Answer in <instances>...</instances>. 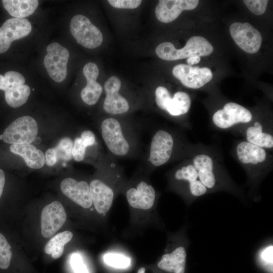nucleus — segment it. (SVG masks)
<instances>
[{"mask_svg": "<svg viewBox=\"0 0 273 273\" xmlns=\"http://www.w3.org/2000/svg\"><path fill=\"white\" fill-rule=\"evenodd\" d=\"M100 131L105 145L112 156L126 158L136 152V136L128 123L109 116L101 122Z\"/></svg>", "mask_w": 273, "mask_h": 273, "instance_id": "1", "label": "nucleus"}, {"mask_svg": "<svg viewBox=\"0 0 273 273\" xmlns=\"http://www.w3.org/2000/svg\"><path fill=\"white\" fill-rule=\"evenodd\" d=\"M213 47L202 36H194L187 41L185 46L176 49L170 42H163L157 46L155 52L159 58L166 61H175L193 56H207L211 55Z\"/></svg>", "mask_w": 273, "mask_h": 273, "instance_id": "2", "label": "nucleus"}, {"mask_svg": "<svg viewBox=\"0 0 273 273\" xmlns=\"http://www.w3.org/2000/svg\"><path fill=\"white\" fill-rule=\"evenodd\" d=\"M174 139L168 131L160 129L152 135L145 164L153 167L161 166L170 159L174 150Z\"/></svg>", "mask_w": 273, "mask_h": 273, "instance_id": "3", "label": "nucleus"}, {"mask_svg": "<svg viewBox=\"0 0 273 273\" xmlns=\"http://www.w3.org/2000/svg\"><path fill=\"white\" fill-rule=\"evenodd\" d=\"M38 125L35 120L30 116L20 117L5 129L2 140L10 144H30L36 139Z\"/></svg>", "mask_w": 273, "mask_h": 273, "instance_id": "4", "label": "nucleus"}, {"mask_svg": "<svg viewBox=\"0 0 273 273\" xmlns=\"http://www.w3.org/2000/svg\"><path fill=\"white\" fill-rule=\"evenodd\" d=\"M70 30L77 42L86 48H96L103 42V36L100 30L83 15H75L71 19Z\"/></svg>", "mask_w": 273, "mask_h": 273, "instance_id": "5", "label": "nucleus"}, {"mask_svg": "<svg viewBox=\"0 0 273 273\" xmlns=\"http://www.w3.org/2000/svg\"><path fill=\"white\" fill-rule=\"evenodd\" d=\"M155 100L159 109L171 116H179L186 114L191 105V98L187 93L177 92L172 97L169 90L162 86L156 88Z\"/></svg>", "mask_w": 273, "mask_h": 273, "instance_id": "6", "label": "nucleus"}, {"mask_svg": "<svg viewBox=\"0 0 273 273\" xmlns=\"http://www.w3.org/2000/svg\"><path fill=\"white\" fill-rule=\"evenodd\" d=\"M47 52L43 65L49 75L57 82H62L67 74V66L69 58L68 50L55 42L47 46Z\"/></svg>", "mask_w": 273, "mask_h": 273, "instance_id": "7", "label": "nucleus"}, {"mask_svg": "<svg viewBox=\"0 0 273 273\" xmlns=\"http://www.w3.org/2000/svg\"><path fill=\"white\" fill-rule=\"evenodd\" d=\"M230 31L236 44L243 51L249 54L259 51L262 42L261 34L249 23L235 22L231 25Z\"/></svg>", "mask_w": 273, "mask_h": 273, "instance_id": "8", "label": "nucleus"}, {"mask_svg": "<svg viewBox=\"0 0 273 273\" xmlns=\"http://www.w3.org/2000/svg\"><path fill=\"white\" fill-rule=\"evenodd\" d=\"M121 83L116 76H112L106 81V96L103 102L104 111L110 115H121L128 112L130 106L127 100L120 93Z\"/></svg>", "mask_w": 273, "mask_h": 273, "instance_id": "9", "label": "nucleus"}, {"mask_svg": "<svg viewBox=\"0 0 273 273\" xmlns=\"http://www.w3.org/2000/svg\"><path fill=\"white\" fill-rule=\"evenodd\" d=\"M173 76L185 86L191 88H199L210 81L213 77L210 69L200 68L184 64L175 66L172 69Z\"/></svg>", "mask_w": 273, "mask_h": 273, "instance_id": "10", "label": "nucleus"}, {"mask_svg": "<svg viewBox=\"0 0 273 273\" xmlns=\"http://www.w3.org/2000/svg\"><path fill=\"white\" fill-rule=\"evenodd\" d=\"M252 119V115L249 110L234 102L225 104L223 109L215 112L212 117L214 124L222 129L228 128L239 123H248Z\"/></svg>", "mask_w": 273, "mask_h": 273, "instance_id": "11", "label": "nucleus"}, {"mask_svg": "<svg viewBox=\"0 0 273 273\" xmlns=\"http://www.w3.org/2000/svg\"><path fill=\"white\" fill-rule=\"evenodd\" d=\"M31 29L30 22L26 18L7 20L0 27V54L8 51L12 41L27 36Z\"/></svg>", "mask_w": 273, "mask_h": 273, "instance_id": "12", "label": "nucleus"}, {"mask_svg": "<svg viewBox=\"0 0 273 273\" xmlns=\"http://www.w3.org/2000/svg\"><path fill=\"white\" fill-rule=\"evenodd\" d=\"M65 210L60 202L54 201L46 205L41 214V233L42 237H52L64 224L66 219Z\"/></svg>", "mask_w": 273, "mask_h": 273, "instance_id": "13", "label": "nucleus"}, {"mask_svg": "<svg viewBox=\"0 0 273 273\" xmlns=\"http://www.w3.org/2000/svg\"><path fill=\"white\" fill-rule=\"evenodd\" d=\"M198 0H161L155 8L157 19L163 23H169L175 20L184 10L195 9Z\"/></svg>", "mask_w": 273, "mask_h": 273, "instance_id": "14", "label": "nucleus"}, {"mask_svg": "<svg viewBox=\"0 0 273 273\" xmlns=\"http://www.w3.org/2000/svg\"><path fill=\"white\" fill-rule=\"evenodd\" d=\"M60 188L66 196L81 207L87 209L92 205L89 186L86 181L68 177L61 181Z\"/></svg>", "mask_w": 273, "mask_h": 273, "instance_id": "15", "label": "nucleus"}, {"mask_svg": "<svg viewBox=\"0 0 273 273\" xmlns=\"http://www.w3.org/2000/svg\"><path fill=\"white\" fill-rule=\"evenodd\" d=\"M83 73L87 82L80 92V97L86 104L94 105L98 102L103 92V87L97 81L99 69L96 64L88 62L83 67Z\"/></svg>", "mask_w": 273, "mask_h": 273, "instance_id": "16", "label": "nucleus"}, {"mask_svg": "<svg viewBox=\"0 0 273 273\" xmlns=\"http://www.w3.org/2000/svg\"><path fill=\"white\" fill-rule=\"evenodd\" d=\"M126 198L132 207L148 210L154 205L156 192L151 185L145 181H141L136 187L130 188L126 191Z\"/></svg>", "mask_w": 273, "mask_h": 273, "instance_id": "17", "label": "nucleus"}, {"mask_svg": "<svg viewBox=\"0 0 273 273\" xmlns=\"http://www.w3.org/2000/svg\"><path fill=\"white\" fill-rule=\"evenodd\" d=\"M89 186L95 208L100 214L106 213L113 203L114 193L112 188L99 179L92 180Z\"/></svg>", "mask_w": 273, "mask_h": 273, "instance_id": "18", "label": "nucleus"}, {"mask_svg": "<svg viewBox=\"0 0 273 273\" xmlns=\"http://www.w3.org/2000/svg\"><path fill=\"white\" fill-rule=\"evenodd\" d=\"M174 177L178 180H185L189 184L192 195L199 197L204 195L207 188L201 183L197 168L193 163L182 166L175 172Z\"/></svg>", "mask_w": 273, "mask_h": 273, "instance_id": "19", "label": "nucleus"}, {"mask_svg": "<svg viewBox=\"0 0 273 273\" xmlns=\"http://www.w3.org/2000/svg\"><path fill=\"white\" fill-rule=\"evenodd\" d=\"M10 150L22 157L26 165L31 168L39 169L46 162L43 152L31 144H13Z\"/></svg>", "mask_w": 273, "mask_h": 273, "instance_id": "20", "label": "nucleus"}, {"mask_svg": "<svg viewBox=\"0 0 273 273\" xmlns=\"http://www.w3.org/2000/svg\"><path fill=\"white\" fill-rule=\"evenodd\" d=\"M187 254L184 247L179 246L171 253L164 254L157 264L165 271L173 273H184Z\"/></svg>", "mask_w": 273, "mask_h": 273, "instance_id": "21", "label": "nucleus"}, {"mask_svg": "<svg viewBox=\"0 0 273 273\" xmlns=\"http://www.w3.org/2000/svg\"><path fill=\"white\" fill-rule=\"evenodd\" d=\"M239 160L243 164H257L263 162L266 158L265 150L256 145L243 141L236 147Z\"/></svg>", "mask_w": 273, "mask_h": 273, "instance_id": "22", "label": "nucleus"}, {"mask_svg": "<svg viewBox=\"0 0 273 273\" xmlns=\"http://www.w3.org/2000/svg\"><path fill=\"white\" fill-rule=\"evenodd\" d=\"M4 8L14 18H24L31 15L38 5L37 0H3Z\"/></svg>", "mask_w": 273, "mask_h": 273, "instance_id": "23", "label": "nucleus"}, {"mask_svg": "<svg viewBox=\"0 0 273 273\" xmlns=\"http://www.w3.org/2000/svg\"><path fill=\"white\" fill-rule=\"evenodd\" d=\"M96 144V138L92 131L85 130L82 131L80 136L76 137L73 142L72 158L77 162L84 160L86 149Z\"/></svg>", "mask_w": 273, "mask_h": 273, "instance_id": "24", "label": "nucleus"}, {"mask_svg": "<svg viewBox=\"0 0 273 273\" xmlns=\"http://www.w3.org/2000/svg\"><path fill=\"white\" fill-rule=\"evenodd\" d=\"M247 142L261 148H272L273 137L270 134L262 131V125L258 121L249 127L246 132Z\"/></svg>", "mask_w": 273, "mask_h": 273, "instance_id": "25", "label": "nucleus"}, {"mask_svg": "<svg viewBox=\"0 0 273 273\" xmlns=\"http://www.w3.org/2000/svg\"><path fill=\"white\" fill-rule=\"evenodd\" d=\"M73 234L69 231L60 233L53 237L44 247L45 252L51 255L54 259L59 258L63 254L64 246L72 238Z\"/></svg>", "mask_w": 273, "mask_h": 273, "instance_id": "26", "label": "nucleus"}, {"mask_svg": "<svg viewBox=\"0 0 273 273\" xmlns=\"http://www.w3.org/2000/svg\"><path fill=\"white\" fill-rule=\"evenodd\" d=\"M6 103L11 107L18 108L24 104L30 94V88L26 84L7 89L4 91Z\"/></svg>", "mask_w": 273, "mask_h": 273, "instance_id": "27", "label": "nucleus"}, {"mask_svg": "<svg viewBox=\"0 0 273 273\" xmlns=\"http://www.w3.org/2000/svg\"><path fill=\"white\" fill-rule=\"evenodd\" d=\"M11 246L6 237L0 232V269H7L10 265L12 252Z\"/></svg>", "mask_w": 273, "mask_h": 273, "instance_id": "28", "label": "nucleus"}, {"mask_svg": "<svg viewBox=\"0 0 273 273\" xmlns=\"http://www.w3.org/2000/svg\"><path fill=\"white\" fill-rule=\"evenodd\" d=\"M73 142L69 137L62 139L58 144L54 148L56 156L58 159L68 161L72 158V150Z\"/></svg>", "mask_w": 273, "mask_h": 273, "instance_id": "29", "label": "nucleus"}, {"mask_svg": "<svg viewBox=\"0 0 273 273\" xmlns=\"http://www.w3.org/2000/svg\"><path fill=\"white\" fill-rule=\"evenodd\" d=\"M103 260L107 265L117 268H126L130 263V259L127 257L114 253L105 254Z\"/></svg>", "mask_w": 273, "mask_h": 273, "instance_id": "30", "label": "nucleus"}, {"mask_svg": "<svg viewBox=\"0 0 273 273\" xmlns=\"http://www.w3.org/2000/svg\"><path fill=\"white\" fill-rule=\"evenodd\" d=\"M5 86L4 91L7 89L19 86L25 84V79L22 74L14 71H9L4 74Z\"/></svg>", "mask_w": 273, "mask_h": 273, "instance_id": "31", "label": "nucleus"}, {"mask_svg": "<svg viewBox=\"0 0 273 273\" xmlns=\"http://www.w3.org/2000/svg\"><path fill=\"white\" fill-rule=\"evenodd\" d=\"M243 2L247 8L256 15L263 14L268 4L267 0H244Z\"/></svg>", "mask_w": 273, "mask_h": 273, "instance_id": "32", "label": "nucleus"}, {"mask_svg": "<svg viewBox=\"0 0 273 273\" xmlns=\"http://www.w3.org/2000/svg\"><path fill=\"white\" fill-rule=\"evenodd\" d=\"M259 258L264 266L272 272L273 246L269 245L263 248L260 252Z\"/></svg>", "mask_w": 273, "mask_h": 273, "instance_id": "33", "label": "nucleus"}, {"mask_svg": "<svg viewBox=\"0 0 273 273\" xmlns=\"http://www.w3.org/2000/svg\"><path fill=\"white\" fill-rule=\"evenodd\" d=\"M109 4L113 7L118 9H133L140 6V0H109Z\"/></svg>", "mask_w": 273, "mask_h": 273, "instance_id": "34", "label": "nucleus"}, {"mask_svg": "<svg viewBox=\"0 0 273 273\" xmlns=\"http://www.w3.org/2000/svg\"><path fill=\"white\" fill-rule=\"evenodd\" d=\"M70 262L75 273H89L79 254L77 253L72 254Z\"/></svg>", "mask_w": 273, "mask_h": 273, "instance_id": "35", "label": "nucleus"}, {"mask_svg": "<svg viewBox=\"0 0 273 273\" xmlns=\"http://www.w3.org/2000/svg\"><path fill=\"white\" fill-rule=\"evenodd\" d=\"M45 160L46 164L49 166H53L56 163L58 159L54 148L49 149L46 151Z\"/></svg>", "mask_w": 273, "mask_h": 273, "instance_id": "36", "label": "nucleus"}, {"mask_svg": "<svg viewBox=\"0 0 273 273\" xmlns=\"http://www.w3.org/2000/svg\"><path fill=\"white\" fill-rule=\"evenodd\" d=\"M5 181L6 176L5 172L0 168V199L3 193Z\"/></svg>", "mask_w": 273, "mask_h": 273, "instance_id": "37", "label": "nucleus"}, {"mask_svg": "<svg viewBox=\"0 0 273 273\" xmlns=\"http://www.w3.org/2000/svg\"><path fill=\"white\" fill-rule=\"evenodd\" d=\"M201 60L200 57L193 56L187 59V62L189 65L192 66L198 63Z\"/></svg>", "mask_w": 273, "mask_h": 273, "instance_id": "38", "label": "nucleus"}, {"mask_svg": "<svg viewBox=\"0 0 273 273\" xmlns=\"http://www.w3.org/2000/svg\"><path fill=\"white\" fill-rule=\"evenodd\" d=\"M5 86L4 76L0 74V89L4 90Z\"/></svg>", "mask_w": 273, "mask_h": 273, "instance_id": "39", "label": "nucleus"}, {"mask_svg": "<svg viewBox=\"0 0 273 273\" xmlns=\"http://www.w3.org/2000/svg\"><path fill=\"white\" fill-rule=\"evenodd\" d=\"M138 273H145V268L144 267H140L138 271Z\"/></svg>", "mask_w": 273, "mask_h": 273, "instance_id": "40", "label": "nucleus"}]
</instances>
